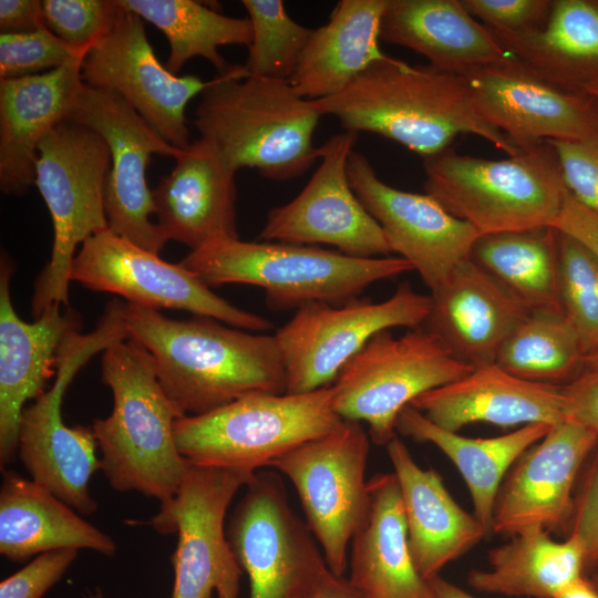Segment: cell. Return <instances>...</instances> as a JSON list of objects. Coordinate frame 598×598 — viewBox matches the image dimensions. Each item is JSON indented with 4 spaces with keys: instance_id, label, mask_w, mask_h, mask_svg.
<instances>
[{
    "instance_id": "cell-14",
    "label": "cell",
    "mask_w": 598,
    "mask_h": 598,
    "mask_svg": "<svg viewBox=\"0 0 598 598\" xmlns=\"http://www.w3.org/2000/svg\"><path fill=\"white\" fill-rule=\"evenodd\" d=\"M70 120L96 132L106 142L111 167L104 203L109 229L158 255L168 241L155 215L146 174L152 155L176 158L183 150L166 142L118 93L84 83Z\"/></svg>"
},
{
    "instance_id": "cell-3",
    "label": "cell",
    "mask_w": 598,
    "mask_h": 598,
    "mask_svg": "<svg viewBox=\"0 0 598 598\" xmlns=\"http://www.w3.org/2000/svg\"><path fill=\"white\" fill-rule=\"evenodd\" d=\"M321 116L288 81L251 76L236 64L203 91L194 125L233 172L250 167L285 182L319 161L312 138Z\"/></svg>"
},
{
    "instance_id": "cell-11",
    "label": "cell",
    "mask_w": 598,
    "mask_h": 598,
    "mask_svg": "<svg viewBox=\"0 0 598 598\" xmlns=\"http://www.w3.org/2000/svg\"><path fill=\"white\" fill-rule=\"evenodd\" d=\"M255 474L187 462L178 491L147 522L159 534H177L171 598H239L243 570L225 518L235 495Z\"/></svg>"
},
{
    "instance_id": "cell-8",
    "label": "cell",
    "mask_w": 598,
    "mask_h": 598,
    "mask_svg": "<svg viewBox=\"0 0 598 598\" xmlns=\"http://www.w3.org/2000/svg\"><path fill=\"white\" fill-rule=\"evenodd\" d=\"M332 385L307 393H254L200 415L175 421L174 436L189 463L256 473L342 422Z\"/></svg>"
},
{
    "instance_id": "cell-15",
    "label": "cell",
    "mask_w": 598,
    "mask_h": 598,
    "mask_svg": "<svg viewBox=\"0 0 598 598\" xmlns=\"http://www.w3.org/2000/svg\"><path fill=\"white\" fill-rule=\"evenodd\" d=\"M70 278L90 290L123 297L132 305L185 310L254 332L274 328L266 318L216 295L181 262H167L110 229L81 245Z\"/></svg>"
},
{
    "instance_id": "cell-9",
    "label": "cell",
    "mask_w": 598,
    "mask_h": 598,
    "mask_svg": "<svg viewBox=\"0 0 598 598\" xmlns=\"http://www.w3.org/2000/svg\"><path fill=\"white\" fill-rule=\"evenodd\" d=\"M124 306V301L112 299L92 331L68 334L58 353L52 385L28 404L20 417L18 456L31 480L82 515H92L97 509L90 480L101 470V463L92 429L68 426L63 422V395L92 357L127 339Z\"/></svg>"
},
{
    "instance_id": "cell-21",
    "label": "cell",
    "mask_w": 598,
    "mask_h": 598,
    "mask_svg": "<svg viewBox=\"0 0 598 598\" xmlns=\"http://www.w3.org/2000/svg\"><path fill=\"white\" fill-rule=\"evenodd\" d=\"M14 274L11 258L0 259V467L18 455L23 409L47 391L56 375L60 347L72 331L81 330L80 315L70 307H52L33 322L22 320L11 298Z\"/></svg>"
},
{
    "instance_id": "cell-37",
    "label": "cell",
    "mask_w": 598,
    "mask_h": 598,
    "mask_svg": "<svg viewBox=\"0 0 598 598\" xmlns=\"http://www.w3.org/2000/svg\"><path fill=\"white\" fill-rule=\"evenodd\" d=\"M585 358L580 340L561 311H530L495 363L520 379L559 385L585 370Z\"/></svg>"
},
{
    "instance_id": "cell-47",
    "label": "cell",
    "mask_w": 598,
    "mask_h": 598,
    "mask_svg": "<svg viewBox=\"0 0 598 598\" xmlns=\"http://www.w3.org/2000/svg\"><path fill=\"white\" fill-rule=\"evenodd\" d=\"M554 228L577 239L598 257V214L579 204L569 193Z\"/></svg>"
},
{
    "instance_id": "cell-38",
    "label": "cell",
    "mask_w": 598,
    "mask_h": 598,
    "mask_svg": "<svg viewBox=\"0 0 598 598\" xmlns=\"http://www.w3.org/2000/svg\"><path fill=\"white\" fill-rule=\"evenodd\" d=\"M252 37L244 64L248 75L290 81L313 29L295 21L282 0H243Z\"/></svg>"
},
{
    "instance_id": "cell-20",
    "label": "cell",
    "mask_w": 598,
    "mask_h": 598,
    "mask_svg": "<svg viewBox=\"0 0 598 598\" xmlns=\"http://www.w3.org/2000/svg\"><path fill=\"white\" fill-rule=\"evenodd\" d=\"M348 176L358 198L383 229L392 252L405 259L431 291L470 258L481 234L433 197L388 185L357 151L349 156Z\"/></svg>"
},
{
    "instance_id": "cell-25",
    "label": "cell",
    "mask_w": 598,
    "mask_h": 598,
    "mask_svg": "<svg viewBox=\"0 0 598 598\" xmlns=\"http://www.w3.org/2000/svg\"><path fill=\"white\" fill-rule=\"evenodd\" d=\"M410 405L450 432L476 422L507 427L566 419L560 385L520 379L496 363L474 368L461 379L421 394Z\"/></svg>"
},
{
    "instance_id": "cell-18",
    "label": "cell",
    "mask_w": 598,
    "mask_h": 598,
    "mask_svg": "<svg viewBox=\"0 0 598 598\" xmlns=\"http://www.w3.org/2000/svg\"><path fill=\"white\" fill-rule=\"evenodd\" d=\"M457 74L477 115L519 151L584 140L598 128V103L590 95L543 80L512 55Z\"/></svg>"
},
{
    "instance_id": "cell-23",
    "label": "cell",
    "mask_w": 598,
    "mask_h": 598,
    "mask_svg": "<svg viewBox=\"0 0 598 598\" xmlns=\"http://www.w3.org/2000/svg\"><path fill=\"white\" fill-rule=\"evenodd\" d=\"M430 296L424 326L473 368L495 363L504 343L530 312L471 258L460 262Z\"/></svg>"
},
{
    "instance_id": "cell-33",
    "label": "cell",
    "mask_w": 598,
    "mask_h": 598,
    "mask_svg": "<svg viewBox=\"0 0 598 598\" xmlns=\"http://www.w3.org/2000/svg\"><path fill=\"white\" fill-rule=\"evenodd\" d=\"M551 425L534 423L505 435L472 439L439 427L408 405L398 417L396 430L419 442L434 444L456 465L470 489L474 516L488 534L504 474Z\"/></svg>"
},
{
    "instance_id": "cell-28",
    "label": "cell",
    "mask_w": 598,
    "mask_h": 598,
    "mask_svg": "<svg viewBox=\"0 0 598 598\" xmlns=\"http://www.w3.org/2000/svg\"><path fill=\"white\" fill-rule=\"evenodd\" d=\"M386 451L401 492L411 556L420 576L427 580L487 532L456 504L434 470L416 464L396 435Z\"/></svg>"
},
{
    "instance_id": "cell-46",
    "label": "cell",
    "mask_w": 598,
    "mask_h": 598,
    "mask_svg": "<svg viewBox=\"0 0 598 598\" xmlns=\"http://www.w3.org/2000/svg\"><path fill=\"white\" fill-rule=\"evenodd\" d=\"M566 419L577 421L598 433V370L585 369L560 385Z\"/></svg>"
},
{
    "instance_id": "cell-27",
    "label": "cell",
    "mask_w": 598,
    "mask_h": 598,
    "mask_svg": "<svg viewBox=\"0 0 598 598\" xmlns=\"http://www.w3.org/2000/svg\"><path fill=\"white\" fill-rule=\"evenodd\" d=\"M365 516L351 539L350 585L362 598H433L417 573L394 473L368 481Z\"/></svg>"
},
{
    "instance_id": "cell-29",
    "label": "cell",
    "mask_w": 598,
    "mask_h": 598,
    "mask_svg": "<svg viewBox=\"0 0 598 598\" xmlns=\"http://www.w3.org/2000/svg\"><path fill=\"white\" fill-rule=\"evenodd\" d=\"M0 553L23 561L59 549H90L107 557L115 542L50 491L12 470L2 468Z\"/></svg>"
},
{
    "instance_id": "cell-6",
    "label": "cell",
    "mask_w": 598,
    "mask_h": 598,
    "mask_svg": "<svg viewBox=\"0 0 598 598\" xmlns=\"http://www.w3.org/2000/svg\"><path fill=\"white\" fill-rule=\"evenodd\" d=\"M422 159L424 193L481 235L554 228L568 193L547 141L504 159L463 155L452 146Z\"/></svg>"
},
{
    "instance_id": "cell-17",
    "label": "cell",
    "mask_w": 598,
    "mask_h": 598,
    "mask_svg": "<svg viewBox=\"0 0 598 598\" xmlns=\"http://www.w3.org/2000/svg\"><path fill=\"white\" fill-rule=\"evenodd\" d=\"M358 133L343 131L319 147V165L300 193L269 210L259 234L264 241L329 245L357 258L391 256L379 223L351 187L348 159Z\"/></svg>"
},
{
    "instance_id": "cell-30",
    "label": "cell",
    "mask_w": 598,
    "mask_h": 598,
    "mask_svg": "<svg viewBox=\"0 0 598 598\" xmlns=\"http://www.w3.org/2000/svg\"><path fill=\"white\" fill-rule=\"evenodd\" d=\"M380 37L452 73L509 55L460 0H388Z\"/></svg>"
},
{
    "instance_id": "cell-34",
    "label": "cell",
    "mask_w": 598,
    "mask_h": 598,
    "mask_svg": "<svg viewBox=\"0 0 598 598\" xmlns=\"http://www.w3.org/2000/svg\"><path fill=\"white\" fill-rule=\"evenodd\" d=\"M488 553L491 569L472 570L467 582L487 594L554 598L564 586L582 576L585 555L573 536L557 543L547 529L529 527Z\"/></svg>"
},
{
    "instance_id": "cell-19",
    "label": "cell",
    "mask_w": 598,
    "mask_h": 598,
    "mask_svg": "<svg viewBox=\"0 0 598 598\" xmlns=\"http://www.w3.org/2000/svg\"><path fill=\"white\" fill-rule=\"evenodd\" d=\"M81 76L86 85L122 95L166 142L181 150L192 143L186 106L210 83L193 74H174L164 66L148 41L144 20L124 6L113 28L84 55Z\"/></svg>"
},
{
    "instance_id": "cell-41",
    "label": "cell",
    "mask_w": 598,
    "mask_h": 598,
    "mask_svg": "<svg viewBox=\"0 0 598 598\" xmlns=\"http://www.w3.org/2000/svg\"><path fill=\"white\" fill-rule=\"evenodd\" d=\"M45 25L31 32L0 33V80L52 71L83 58Z\"/></svg>"
},
{
    "instance_id": "cell-45",
    "label": "cell",
    "mask_w": 598,
    "mask_h": 598,
    "mask_svg": "<svg viewBox=\"0 0 598 598\" xmlns=\"http://www.w3.org/2000/svg\"><path fill=\"white\" fill-rule=\"evenodd\" d=\"M576 505L569 536L581 545L585 570L598 567V443L592 451Z\"/></svg>"
},
{
    "instance_id": "cell-54",
    "label": "cell",
    "mask_w": 598,
    "mask_h": 598,
    "mask_svg": "<svg viewBox=\"0 0 598 598\" xmlns=\"http://www.w3.org/2000/svg\"><path fill=\"white\" fill-rule=\"evenodd\" d=\"M84 598H104V595L100 589H95L94 591L87 592Z\"/></svg>"
},
{
    "instance_id": "cell-31",
    "label": "cell",
    "mask_w": 598,
    "mask_h": 598,
    "mask_svg": "<svg viewBox=\"0 0 598 598\" xmlns=\"http://www.w3.org/2000/svg\"><path fill=\"white\" fill-rule=\"evenodd\" d=\"M388 0H340L313 29L289 83L303 99L330 97L383 58L381 22Z\"/></svg>"
},
{
    "instance_id": "cell-48",
    "label": "cell",
    "mask_w": 598,
    "mask_h": 598,
    "mask_svg": "<svg viewBox=\"0 0 598 598\" xmlns=\"http://www.w3.org/2000/svg\"><path fill=\"white\" fill-rule=\"evenodd\" d=\"M41 1L39 0H1V33H22L35 31L44 27Z\"/></svg>"
},
{
    "instance_id": "cell-53",
    "label": "cell",
    "mask_w": 598,
    "mask_h": 598,
    "mask_svg": "<svg viewBox=\"0 0 598 598\" xmlns=\"http://www.w3.org/2000/svg\"><path fill=\"white\" fill-rule=\"evenodd\" d=\"M584 93L590 95L598 103V85L587 89Z\"/></svg>"
},
{
    "instance_id": "cell-44",
    "label": "cell",
    "mask_w": 598,
    "mask_h": 598,
    "mask_svg": "<svg viewBox=\"0 0 598 598\" xmlns=\"http://www.w3.org/2000/svg\"><path fill=\"white\" fill-rule=\"evenodd\" d=\"M76 557V549H59L35 556L0 582V598H42L60 581Z\"/></svg>"
},
{
    "instance_id": "cell-55",
    "label": "cell",
    "mask_w": 598,
    "mask_h": 598,
    "mask_svg": "<svg viewBox=\"0 0 598 598\" xmlns=\"http://www.w3.org/2000/svg\"><path fill=\"white\" fill-rule=\"evenodd\" d=\"M590 580L592 585L596 587V589L598 590V573L595 574Z\"/></svg>"
},
{
    "instance_id": "cell-22",
    "label": "cell",
    "mask_w": 598,
    "mask_h": 598,
    "mask_svg": "<svg viewBox=\"0 0 598 598\" xmlns=\"http://www.w3.org/2000/svg\"><path fill=\"white\" fill-rule=\"evenodd\" d=\"M598 443V433L565 419L518 460L498 492L492 530L514 535L529 527L561 525L573 511L571 492L584 461Z\"/></svg>"
},
{
    "instance_id": "cell-13",
    "label": "cell",
    "mask_w": 598,
    "mask_h": 598,
    "mask_svg": "<svg viewBox=\"0 0 598 598\" xmlns=\"http://www.w3.org/2000/svg\"><path fill=\"white\" fill-rule=\"evenodd\" d=\"M369 451L370 436L362 424L344 420L334 431L269 465L292 483L328 568L340 577L347 571L348 547L368 508Z\"/></svg>"
},
{
    "instance_id": "cell-43",
    "label": "cell",
    "mask_w": 598,
    "mask_h": 598,
    "mask_svg": "<svg viewBox=\"0 0 598 598\" xmlns=\"http://www.w3.org/2000/svg\"><path fill=\"white\" fill-rule=\"evenodd\" d=\"M467 12L495 30L525 33L544 28L553 0H460Z\"/></svg>"
},
{
    "instance_id": "cell-39",
    "label": "cell",
    "mask_w": 598,
    "mask_h": 598,
    "mask_svg": "<svg viewBox=\"0 0 598 598\" xmlns=\"http://www.w3.org/2000/svg\"><path fill=\"white\" fill-rule=\"evenodd\" d=\"M557 240L560 309L587 355L598 348V257L558 230Z\"/></svg>"
},
{
    "instance_id": "cell-52",
    "label": "cell",
    "mask_w": 598,
    "mask_h": 598,
    "mask_svg": "<svg viewBox=\"0 0 598 598\" xmlns=\"http://www.w3.org/2000/svg\"><path fill=\"white\" fill-rule=\"evenodd\" d=\"M585 369L598 370V348L586 355Z\"/></svg>"
},
{
    "instance_id": "cell-26",
    "label": "cell",
    "mask_w": 598,
    "mask_h": 598,
    "mask_svg": "<svg viewBox=\"0 0 598 598\" xmlns=\"http://www.w3.org/2000/svg\"><path fill=\"white\" fill-rule=\"evenodd\" d=\"M83 58L44 73L0 80L2 193L20 196L34 184L41 141L69 118L84 85Z\"/></svg>"
},
{
    "instance_id": "cell-2",
    "label": "cell",
    "mask_w": 598,
    "mask_h": 598,
    "mask_svg": "<svg viewBox=\"0 0 598 598\" xmlns=\"http://www.w3.org/2000/svg\"><path fill=\"white\" fill-rule=\"evenodd\" d=\"M309 103L344 131L378 134L422 158L451 147L460 134L477 135L508 156L519 152L477 115L460 74L386 54L339 93Z\"/></svg>"
},
{
    "instance_id": "cell-1",
    "label": "cell",
    "mask_w": 598,
    "mask_h": 598,
    "mask_svg": "<svg viewBox=\"0 0 598 598\" xmlns=\"http://www.w3.org/2000/svg\"><path fill=\"white\" fill-rule=\"evenodd\" d=\"M127 339L151 357L176 409L200 415L254 393H286V370L274 334L207 317L171 319L125 301Z\"/></svg>"
},
{
    "instance_id": "cell-12",
    "label": "cell",
    "mask_w": 598,
    "mask_h": 598,
    "mask_svg": "<svg viewBox=\"0 0 598 598\" xmlns=\"http://www.w3.org/2000/svg\"><path fill=\"white\" fill-rule=\"evenodd\" d=\"M431 306V296L401 283L380 302L359 297L342 305L312 302L296 309L274 334L286 370V393L331 385L374 334L423 326Z\"/></svg>"
},
{
    "instance_id": "cell-42",
    "label": "cell",
    "mask_w": 598,
    "mask_h": 598,
    "mask_svg": "<svg viewBox=\"0 0 598 598\" xmlns=\"http://www.w3.org/2000/svg\"><path fill=\"white\" fill-rule=\"evenodd\" d=\"M558 158L568 193L598 214V128L579 141H547Z\"/></svg>"
},
{
    "instance_id": "cell-32",
    "label": "cell",
    "mask_w": 598,
    "mask_h": 598,
    "mask_svg": "<svg viewBox=\"0 0 598 598\" xmlns=\"http://www.w3.org/2000/svg\"><path fill=\"white\" fill-rule=\"evenodd\" d=\"M486 28L543 80L580 93L598 85V0H553L544 28L530 32Z\"/></svg>"
},
{
    "instance_id": "cell-10",
    "label": "cell",
    "mask_w": 598,
    "mask_h": 598,
    "mask_svg": "<svg viewBox=\"0 0 598 598\" xmlns=\"http://www.w3.org/2000/svg\"><path fill=\"white\" fill-rule=\"evenodd\" d=\"M473 369L424 324L399 338L384 330L341 369L331 384L333 406L342 420L367 423L370 440L386 445L405 406Z\"/></svg>"
},
{
    "instance_id": "cell-16",
    "label": "cell",
    "mask_w": 598,
    "mask_h": 598,
    "mask_svg": "<svg viewBox=\"0 0 598 598\" xmlns=\"http://www.w3.org/2000/svg\"><path fill=\"white\" fill-rule=\"evenodd\" d=\"M226 533L248 576L249 598H303L328 568L275 473L256 472Z\"/></svg>"
},
{
    "instance_id": "cell-49",
    "label": "cell",
    "mask_w": 598,
    "mask_h": 598,
    "mask_svg": "<svg viewBox=\"0 0 598 598\" xmlns=\"http://www.w3.org/2000/svg\"><path fill=\"white\" fill-rule=\"evenodd\" d=\"M303 598H362L349 580L327 568Z\"/></svg>"
},
{
    "instance_id": "cell-40",
    "label": "cell",
    "mask_w": 598,
    "mask_h": 598,
    "mask_svg": "<svg viewBox=\"0 0 598 598\" xmlns=\"http://www.w3.org/2000/svg\"><path fill=\"white\" fill-rule=\"evenodd\" d=\"M45 27L79 50L89 51L115 24L123 11L120 0H43Z\"/></svg>"
},
{
    "instance_id": "cell-4",
    "label": "cell",
    "mask_w": 598,
    "mask_h": 598,
    "mask_svg": "<svg viewBox=\"0 0 598 598\" xmlns=\"http://www.w3.org/2000/svg\"><path fill=\"white\" fill-rule=\"evenodd\" d=\"M101 378L113 409L91 429L109 484L159 503L172 498L187 466L174 436L175 421L184 415L164 392L150 354L130 339L117 341L102 352Z\"/></svg>"
},
{
    "instance_id": "cell-36",
    "label": "cell",
    "mask_w": 598,
    "mask_h": 598,
    "mask_svg": "<svg viewBox=\"0 0 598 598\" xmlns=\"http://www.w3.org/2000/svg\"><path fill=\"white\" fill-rule=\"evenodd\" d=\"M128 10L163 32L169 43L166 68L177 74L193 58H204L217 74L231 71L219 52L223 45H249L252 30L248 18L223 14L194 0H120Z\"/></svg>"
},
{
    "instance_id": "cell-50",
    "label": "cell",
    "mask_w": 598,
    "mask_h": 598,
    "mask_svg": "<svg viewBox=\"0 0 598 598\" xmlns=\"http://www.w3.org/2000/svg\"><path fill=\"white\" fill-rule=\"evenodd\" d=\"M554 598H598V590L590 579L580 576L558 590Z\"/></svg>"
},
{
    "instance_id": "cell-24",
    "label": "cell",
    "mask_w": 598,
    "mask_h": 598,
    "mask_svg": "<svg viewBox=\"0 0 598 598\" xmlns=\"http://www.w3.org/2000/svg\"><path fill=\"white\" fill-rule=\"evenodd\" d=\"M153 189L157 224L168 240L196 250L213 241L238 239L236 173L204 138L175 158Z\"/></svg>"
},
{
    "instance_id": "cell-35",
    "label": "cell",
    "mask_w": 598,
    "mask_h": 598,
    "mask_svg": "<svg viewBox=\"0 0 598 598\" xmlns=\"http://www.w3.org/2000/svg\"><path fill=\"white\" fill-rule=\"evenodd\" d=\"M470 258L530 311H561L555 228L481 235L473 244Z\"/></svg>"
},
{
    "instance_id": "cell-5",
    "label": "cell",
    "mask_w": 598,
    "mask_h": 598,
    "mask_svg": "<svg viewBox=\"0 0 598 598\" xmlns=\"http://www.w3.org/2000/svg\"><path fill=\"white\" fill-rule=\"evenodd\" d=\"M208 287L244 283L265 290L270 309L342 305L369 286L412 271L399 256L357 258L339 250L279 241L223 239L179 261Z\"/></svg>"
},
{
    "instance_id": "cell-51",
    "label": "cell",
    "mask_w": 598,
    "mask_h": 598,
    "mask_svg": "<svg viewBox=\"0 0 598 598\" xmlns=\"http://www.w3.org/2000/svg\"><path fill=\"white\" fill-rule=\"evenodd\" d=\"M433 598H476L439 575L427 579Z\"/></svg>"
},
{
    "instance_id": "cell-7",
    "label": "cell",
    "mask_w": 598,
    "mask_h": 598,
    "mask_svg": "<svg viewBox=\"0 0 598 598\" xmlns=\"http://www.w3.org/2000/svg\"><path fill=\"white\" fill-rule=\"evenodd\" d=\"M111 154L104 138L70 118L53 127L38 147L35 181L52 219L49 261L33 286L34 319L52 307L69 306L75 250L109 229L104 193Z\"/></svg>"
}]
</instances>
